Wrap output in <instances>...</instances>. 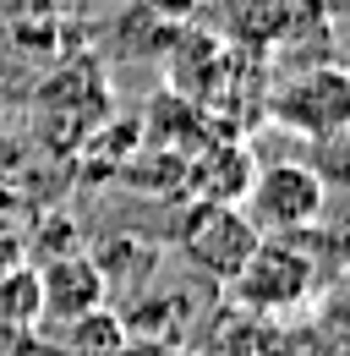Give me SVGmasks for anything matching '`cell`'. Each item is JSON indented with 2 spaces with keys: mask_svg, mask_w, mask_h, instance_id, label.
I'll return each instance as SVG.
<instances>
[{
  "mask_svg": "<svg viewBox=\"0 0 350 356\" xmlns=\"http://www.w3.org/2000/svg\"><path fill=\"white\" fill-rule=\"evenodd\" d=\"M247 220L258 225V236H296L306 225L323 220V203H328V186L312 176L306 159H279V165H258V176L241 197Z\"/></svg>",
  "mask_w": 350,
  "mask_h": 356,
  "instance_id": "obj_1",
  "label": "cell"
},
{
  "mask_svg": "<svg viewBox=\"0 0 350 356\" xmlns=\"http://www.w3.org/2000/svg\"><path fill=\"white\" fill-rule=\"evenodd\" d=\"M258 241H262L258 225L235 203H197L181 225V252L192 258V268H203L208 280H224V285L241 274V264L252 258Z\"/></svg>",
  "mask_w": 350,
  "mask_h": 356,
  "instance_id": "obj_4",
  "label": "cell"
},
{
  "mask_svg": "<svg viewBox=\"0 0 350 356\" xmlns=\"http://www.w3.org/2000/svg\"><path fill=\"white\" fill-rule=\"evenodd\" d=\"M252 176H258V165H252V154H247L241 143L208 148L203 159L186 165V186L197 192V203H241L247 186H252Z\"/></svg>",
  "mask_w": 350,
  "mask_h": 356,
  "instance_id": "obj_6",
  "label": "cell"
},
{
  "mask_svg": "<svg viewBox=\"0 0 350 356\" xmlns=\"http://www.w3.org/2000/svg\"><path fill=\"white\" fill-rule=\"evenodd\" d=\"M142 6V17H153V22H165V28H186V17L203 6V0H137Z\"/></svg>",
  "mask_w": 350,
  "mask_h": 356,
  "instance_id": "obj_10",
  "label": "cell"
},
{
  "mask_svg": "<svg viewBox=\"0 0 350 356\" xmlns=\"http://www.w3.org/2000/svg\"><path fill=\"white\" fill-rule=\"evenodd\" d=\"M306 143H312V154H306L312 176L323 181V186H340V192H350V127H340V132H323V137H306Z\"/></svg>",
  "mask_w": 350,
  "mask_h": 356,
  "instance_id": "obj_9",
  "label": "cell"
},
{
  "mask_svg": "<svg viewBox=\"0 0 350 356\" xmlns=\"http://www.w3.org/2000/svg\"><path fill=\"white\" fill-rule=\"evenodd\" d=\"M44 323V280L33 264H11L0 268V329H39Z\"/></svg>",
  "mask_w": 350,
  "mask_h": 356,
  "instance_id": "obj_8",
  "label": "cell"
},
{
  "mask_svg": "<svg viewBox=\"0 0 350 356\" xmlns=\"http://www.w3.org/2000/svg\"><path fill=\"white\" fill-rule=\"evenodd\" d=\"M340 66H345V77H350V49H345V60H340Z\"/></svg>",
  "mask_w": 350,
  "mask_h": 356,
  "instance_id": "obj_12",
  "label": "cell"
},
{
  "mask_svg": "<svg viewBox=\"0 0 350 356\" xmlns=\"http://www.w3.org/2000/svg\"><path fill=\"white\" fill-rule=\"evenodd\" d=\"M11 264H22L17 258V241H0V268H11Z\"/></svg>",
  "mask_w": 350,
  "mask_h": 356,
  "instance_id": "obj_11",
  "label": "cell"
},
{
  "mask_svg": "<svg viewBox=\"0 0 350 356\" xmlns=\"http://www.w3.org/2000/svg\"><path fill=\"white\" fill-rule=\"evenodd\" d=\"M230 291L247 312H290L312 296V258L285 236L258 241L252 258L241 264V274L230 280Z\"/></svg>",
  "mask_w": 350,
  "mask_h": 356,
  "instance_id": "obj_2",
  "label": "cell"
},
{
  "mask_svg": "<svg viewBox=\"0 0 350 356\" xmlns=\"http://www.w3.org/2000/svg\"><path fill=\"white\" fill-rule=\"evenodd\" d=\"M60 329H66V334H60V346H66L72 356H121L131 346L126 318H121V312H110L104 302H99V307H88V312H77V318H66Z\"/></svg>",
  "mask_w": 350,
  "mask_h": 356,
  "instance_id": "obj_7",
  "label": "cell"
},
{
  "mask_svg": "<svg viewBox=\"0 0 350 356\" xmlns=\"http://www.w3.org/2000/svg\"><path fill=\"white\" fill-rule=\"evenodd\" d=\"M39 280H44V318H55V323H66V318H77V312L99 307V302L110 296L104 274H99V264H93L88 252L49 258V264L39 268Z\"/></svg>",
  "mask_w": 350,
  "mask_h": 356,
  "instance_id": "obj_5",
  "label": "cell"
},
{
  "mask_svg": "<svg viewBox=\"0 0 350 356\" xmlns=\"http://www.w3.org/2000/svg\"><path fill=\"white\" fill-rule=\"evenodd\" d=\"M268 115L279 127H290L296 137H323L350 127V77L345 66H306L296 77H285L274 99H268Z\"/></svg>",
  "mask_w": 350,
  "mask_h": 356,
  "instance_id": "obj_3",
  "label": "cell"
}]
</instances>
